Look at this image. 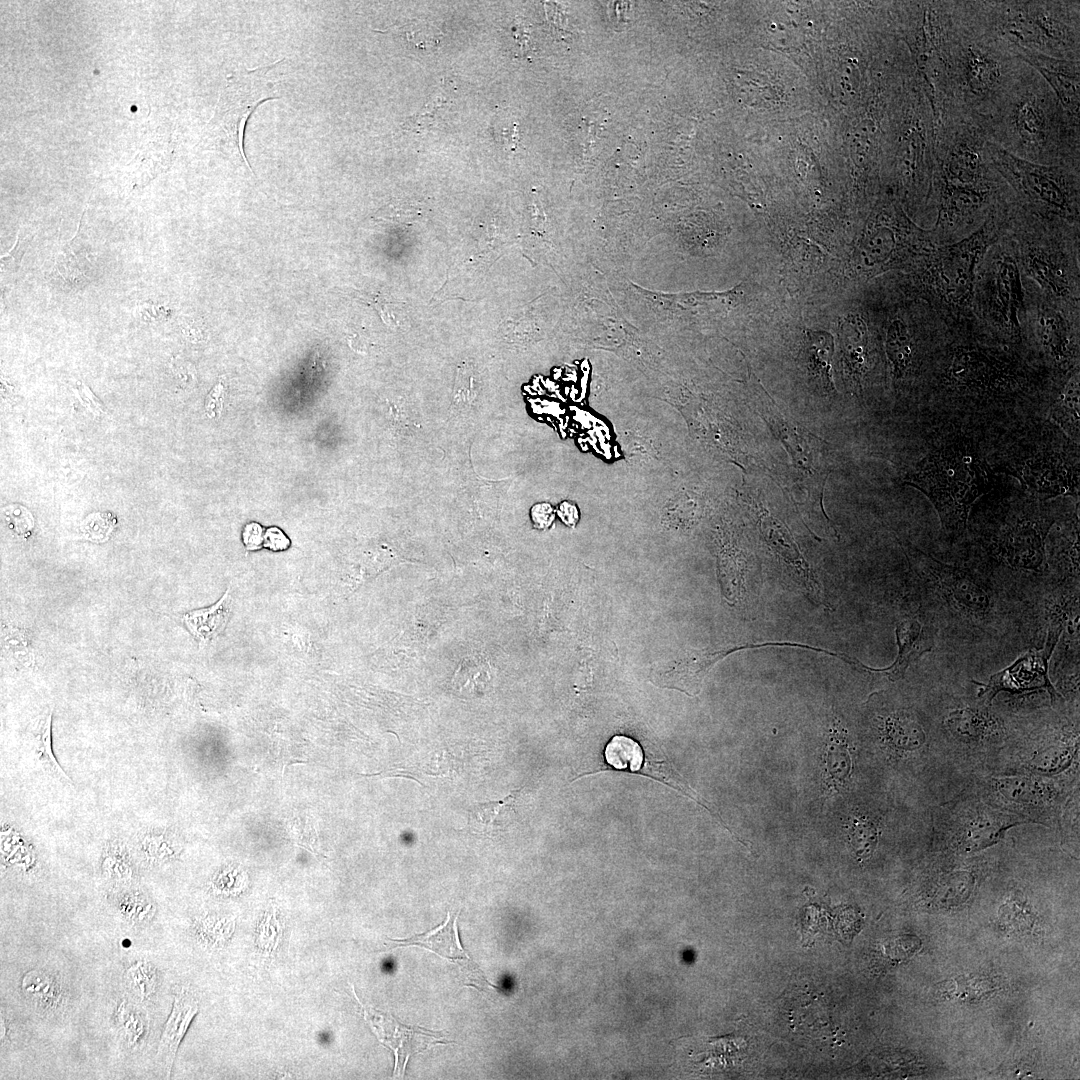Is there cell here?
Masks as SVG:
<instances>
[{"instance_id":"bcb514c9","label":"cell","mask_w":1080,"mask_h":1080,"mask_svg":"<svg viewBox=\"0 0 1080 1080\" xmlns=\"http://www.w3.org/2000/svg\"><path fill=\"white\" fill-rule=\"evenodd\" d=\"M352 295L355 296L356 298L368 303L369 305H371L378 312V314L380 315L382 321L387 326H391V327L397 326V322H396L395 317L392 315V313L390 312V310L387 307V305L392 303V302L386 300L384 297H382L380 295L371 294V293L363 292V291H354V293H352Z\"/></svg>"},{"instance_id":"ffe728a7","label":"cell","mask_w":1080,"mask_h":1080,"mask_svg":"<svg viewBox=\"0 0 1080 1080\" xmlns=\"http://www.w3.org/2000/svg\"><path fill=\"white\" fill-rule=\"evenodd\" d=\"M777 645V643L746 644L720 649L690 650L684 657L671 664L663 674L666 686L678 688L688 694L698 693L701 682L710 668L728 654L748 647ZM781 645V643H778Z\"/></svg>"},{"instance_id":"c3c4849f","label":"cell","mask_w":1080,"mask_h":1080,"mask_svg":"<svg viewBox=\"0 0 1080 1080\" xmlns=\"http://www.w3.org/2000/svg\"><path fill=\"white\" fill-rule=\"evenodd\" d=\"M266 546L274 550L285 549L288 546L287 538L278 529H270L266 533Z\"/></svg>"},{"instance_id":"7402d4cb","label":"cell","mask_w":1080,"mask_h":1080,"mask_svg":"<svg viewBox=\"0 0 1080 1080\" xmlns=\"http://www.w3.org/2000/svg\"><path fill=\"white\" fill-rule=\"evenodd\" d=\"M198 1009V1001L190 991L182 988L175 994L172 1011L165 1023L157 1050V1059L167 1075L170 1074L179 1044Z\"/></svg>"},{"instance_id":"74e56055","label":"cell","mask_w":1080,"mask_h":1080,"mask_svg":"<svg viewBox=\"0 0 1080 1080\" xmlns=\"http://www.w3.org/2000/svg\"><path fill=\"white\" fill-rule=\"evenodd\" d=\"M1075 744L1057 742L1037 751L1031 759V767L1042 773H1056L1065 769L1071 762Z\"/></svg>"},{"instance_id":"ab89813d","label":"cell","mask_w":1080,"mask_h":1080,"mask_svg":"<svg viewBox=\"0 0 1080 1080\" xmlns=\"http://www.w3.org/2000/svg\"><path fill=\"white\" fill-rule=\"evenodd\" d=\"M827 752L828 776L834 784L842 785L851 771V758L843 732L832 734Z\"/></svg>"},{"instance_id":"836d02e7","label":"cell","mask_w":1080,"mask_h":1080,"mask_svg":"<svg viewBox=\"0 0 1080 1080\" xmlns=\"http://www.w3.org/2000/svg\"><path fill=\"white\" fill-rule=\"evenodd\" d=\"M22 990L34 1005L44 1011L62 1007L65 996L60 982L50 973L41 970L27 972L22 979Z\"/></svg>"},{"instance_id":"4dcf8cb0","label":"cell","mask_w":1080,"mask_h":1080,"mask_svg":"<svg viewBox=\"0 0 1080 1080\" xmlns=\"http://www.w3.org/2000/svg\"><path fill=\"white\" fill-rule=\"evenodd\" d=\"M994 787L1005 800L1023 805H1037L1053 798V788L1032 776H1007L996 778Z\"/></svg>"},{"instance_id":"9c48e42d","label":"cell","mask_w":1080,"mask_h":1080,"mask_svg":"<svg viewBox=\"0 0 1080 1080\" xmlns=\"http://www.w3.org/2000/svg\"><path fill=\"white\" fill-rule=\"evenodd\" d=\"M1030 495L1007 509L992 529L988 549L1014 569L1041 571L1046 564L1045 544L1056 519Z\"/></svg>"},{"instance_id":"d6a6232c","label":"cell","mask_w":1080,"mask_h":1080,"mask_svg":"<svg viewBox=\"0 0 1080 1080\" xmlns=\"http://www.w3.org/2000/svg\"><path fill=\"white\" fill-rule=\"evenodd\" d=\"M995 813H982L972 818L963 828L959 845L965 851L986 848L995 843L1013 823Z\"/></svg>"},{"instance_id":"ac0fdd59","label":"cell","mask_w":1080,"mask_h":1080,"mask_svg":"<svg viewBox=\"0 0 1080 1080\" xmlns=\"http://www.w3.org/2000/svg\"><path fill=\"white\" fill-rule=\"evenodd\" d=\"M1013 51L1019 59L1033 67L1042 76L1064 110L1072 117L1079 119V61L1058 59L1021 50Z\"/></svg>"},{"instance_id":"f6af8a7d","label":"cell","mask_w":1080,"mask_h":1080,"mask_svg":"<svg viewBox=\"0 0 1080 1080\" xmlns=\"http://www.w3.org/2000/svg\"><path fill=\"white\" fill-rule=\"evenodd\" d=\"M33 234L23 229L18 231L17 240L13 247L3 254L0 258L1 268L7 272H16L21 264L22 258L25 255Z\"/></svg>"},{"instance_id":"e0dca14e","label":"cell","mask_w":1080,"mask_h":1080,"mask_svg":"<svg viewBox=\"0 0 1080 1080\" xmlns=\"http://www.w3.org/2000/svg\"><path fill=\"white\" fill-rule=\"evenodd\" d=\"M876 224L869 228L857 248V261L864 272H873L892 262L896 252L912 244H929L928 232L912 222L903 230Z\"/></svg>"},{"instance_id":"60d3db41","label":"cell","mask_w":1080,"mask_h":1080,"mask_svg":"<svg viewBox=\"0 0 1080 1080\" xmlns=\"http://www.w3.org/2000/svg\"><path fill=\"white\" fill-rule=\"evenodd\" d=\"M128 985L139 1000L149 999L157 989V971L146 961L132 963L126 972Z\"/></svg>"},{"instance_id":"30bf717a","label":"cell","mask_w":1080,"mask_h":1080,"mask_svg":"<svg viewBox=\"0 0 1080 1080\" xmlns=\"http://www.w3.org/2000/svg\"><path fill=\"white\" fill-rule=\"evenodd\" d=\"M246 70L230 79L211 120L212 132L224 151L251 173L253 170L244 153V132L248 119L262 102L276 99L267 73L274 65Z\"/></svg>"},{"instance_id":"f1b7e54d","label":"cell","mask_w":1080,"mask_h":1080,"mask_svg":"<svg viewBox=\"0 0 1080 1080\" xmlns=\"http://www.w3.org/2000/svg\"><path fill=\"white\" fill-rule=\"evenodd\" d=\"M834 341L825 331H807L803 360L810 376L827 392L833 391L831 363Z\"/></svg>"},{"instance_id":"cb8c5ba5","label":"cell","mask_w":1080,"mask_h":1080,"mask_svg":"<svg viewBox=\"0 0 1080 1080\" xmlns=\"http://www.w3.org/2000/svg\"><path fill=\"white\" fill-rule=\"evenodd\" d=\"M844 360L851 382L861 390L872 367L868 329L864 321L853 316L847 321L844 337Z\"/></svg>"},{"instance_id":"e575fe53","label":"cell","mask_w":1080,"mask_h":1080,"mask_svg":"<svg viewBox=\"0 0 1080 1080\" xmlns=\"http://www.w3.org/2000/svg\"><path fill=\"white\" fill-rule=\"evenodd\" d=\"M512 796L504 800L479 803L470 811L469 825L473 832L492 835L502 829L511 812Z\"/></svg>"},{"instance_id":"7c38bea8","label":"cell","mask_w":1080,"mask_h":1080,"mask_svg":"<svg viewBox=\"0 0 1080 1080\" xmlns=\"http://www.w3.org/2000/svg\"><path fill=\"white\" fill-rule=\"evenodd\" d=\"M949 391L980 399H997L1018 391L1020 378L1005 360L976 347H958L943 375Z\"/></svg>"},{"instance_id":"2e32d148","label":"cell","mask_w":1080,"mask_h":1080,"mask_svg":"<svg viewBox=\"0 0 1080 1080\" xmlns=\"http://www.w3.org/2000/svg\"><path fill=\"white\" fill-rule=\"evenodd\" d=\"M457 915L451 916L448 912L445 922L437 928L410 938L390 939V941L397 943L395 948L420 946L450 961H456L460 979L464 985L474 986L481 990H487L489 987L496 988L487 981L480 968L463 949L458 935Z\"/></svg>"},{"instance_id":"b9f144b4","label":"cell","mask_w":1080,"mask_h":1080,"mask_svg":"<svg viewBox=\"0 0 1080 1080\" xmlns=\"http://www.w3.org/2000/svg\"><path fill=\"white\" fill-rule=\"evenodd\" d=\"M396 31L409 44L425 50L437 47L441 38L440 31L427 22H410Z\"/></svg>"},{"instance_id":"d6986e66","label":"cell","mask_w":1080,"mask_h":1080,"mask_svg":"<svg viewBox=\"0 0 1080 1080\" xmlns=\"http://www.w3.org/2000/svg\"><path fill=\"white\" fill-rule=\"evenodd\" d=\"M1036 330L1039 342L1053 365L1068 372L1076 369L1079 363L1078 340L1061 312L1054 309L1041 310Z\"/></svg>"},{"instance_id":"7a4b0ae2","label":"cell","mask_w":1080,"mask_h":1080,"mask_svg":"<svg viewBox=\"0 0 1080 1080\" xmlns=\"http://www.w3.org/2000/svg\"><path fill=\"white\" fill-rule=\"evenodd\" d=\"M979 122L988 140L1020 159L1079 169V119L1064 110L1027 63L994 110Z\"/></svg>"},{"instance_id":"8992f818","label":"cell","mask_w":1080,"mask_h":1080,"mask_svg":"<svg viewBox=\"0 0 1080 1080\" xmlns=\"http://www.w3.org/2000/svg\"><path fill=\"white\" fill-rule=\"evenodd\" d=\"M905 553L926 597L950 620L979 629L996 623V594L980 576L969 569L939 561L910 545L906 546Z\"/></svg>"},{"instance_id":"3957f363","label":"cell","mask_w":1080,"mask_h":1080,"mask_svg":"<svg viewBox=\"0 0 1080 1080\" xmlns=\"http://www.w3.org/2000/svg\"><path fill=\"white\" fill-rule=\"evenodd\" d=\"M986 141L980 123L968 118L946 114L935 127L932 190L937 192V230L970 224L995 199L1001 175Z\"/></svg>"},{"instance_id":"4316f807","label":"cell","mask_w":1080,"mask_h":1080,"mask_svg":"<svg viewBox=\"0 0 1080 1080\" xmlns=\"http://www.w3.org/2000/svg\"><path fill=\"white\" fill-rule=\"evenodd\" d=\"M1080 388L1079 368L1069 373V377L1062 385L1060 392L1053 402L1050 417L1064 434L1075 444L1079 445L1080 431Z\"/></svg>"},{"instance_id":"8fae6325","label":"cell","mask_w":1080,"mask_h":1080,"mask_svg":"<svg viewBox=\"0 0 1080 1080\" xmlns=\"http://www.w3.org/2000/svg\"><path fill=\"white\" fill-rule=\"evenodd\" d=\"M1065 446L1060 449L1061 446L1040 441L1028 447H1016L1007 468L1030 495L1041 501L1057 496L1078 497L1079 452L1078 449L1068 452Z\"/></svg>"},{"instance_id":"f546056e","label":"cell","mask_w":1080,"mask_h":1080,"mask_svg":"<svg viewBox=\"0 0 1080 1080\" xmlns=\"http://www.w3.org/2000/svg\"><path fill=\"white\" fill-rule=\"evenodd\" d=\"M885 348L893 378H907L914 366L915 347L907 325L901 319L893 320L886 333Z\"/></svg>"},{"instance_id":"6da1fadb","label":"cell","mask_w":1080,"mask_h":1080,"mask_svg":"<svg viewBox=\"0 0 1080 1080\" xmlns=\"http://www.w3.org/2000/svg\"><path fill=\"white\" fill-rule=\"evenodd\" d=\"M937 34L945 73L940 118L951 114L982 120L998 105L1025 63L984 26L973 1H937Z\"/></svg>"},{"instance_id":"5b68a950","label":"cell","mask_w":1080,"mask_h":1080,"mask_svg":"<svg viewBox=\"0 0 1080 1080\" xmlns=\"http://www.w3.org/2000/svg\"><path fill=\"white\" fill-rule=\"evenodd\" d=\"M985 22L1013 50L1079 61V2L988 1Z\"/></svg>"},{"instance_id":"603a6c76","label":"cell","mask_w":1080,"mask_h":1080,"mask_svg":"<svg viewBox=\"0 0 1080 1080\" xmlns=\"http://www.w3.org/2000/svg\"><path fill=\"white\" fill-rule=\"evenodd\" d=\"M1023 259L1026 273L1046 292L1057 298L1071 296L1070 277L1056 256L1042 248L1029 247Z\"/></svg>"},{"instance_id":"ee69618b","label":"cell","mask_w":1080,"mask_h":1080,"mask_svg":"<svg viewBox=\"0 0 1080 1080\" xmlns=\"http://www.w3.org/2000/svg\"><path fill=\"white\" fill-rule=\"evenodd\" d=\"M447 104V98L442 93L435 94L430 101H428L422 112L410 117L405 127L412 130H423L430 127L438 119V111Z\"/></svg>"},{"instance_id":"8d00e7d4","label":"cell","mask_w":1080,"mask_h":1080,"mask_svg":"<svg viewBox=\"0 0 1080 1080\" xmlns=\"http://www.w3.org/2000/svg\"><path fill=\"white\" fill-rule=\"evenodd\" d=\"M604 756L606 762L618 770L637 771L643 762L641 746L632 738L623 735L614 736L607 744Z\"/></svg>"},{"instance_id":"7bdbcfd3","label":"cell","mask_w":1080,"mask_h":1080,"mask_svg":"<svg viewBox=\"0 0 1080 1080\" xmlns=\"http://www.w3.org/2000/svg\"><path fill=\"white\" fill-rule=\"evenodd\" d=\"M51 714L41 723L39 732L36 738V752L40 758L46 763V766L52 771L53 774L62 777L65 780H69V777L63 772L62 768L57 763L52 749H51Z\"/></svg>"},{"instance_id":"d590c367","label":"cell","mask_w":1080,"mask_h":1080,"mask_svg":"<svg viewBox=\"0 0 1080 1080\" xmlns=\"http://www.w3.org/2000/svg\"><path fill=\"white\" fill-rule=\"evenodd\" d=\"M117 1031L127 1047L141 1045L147 1034L148 1024L140 1010L127 1001L117 1006L115 1013Z\"/></svg>"},{"instance_id":"44dd1931","label":"cell","mask_w":1080,"mask_h":1080,"mask_svg":"<svg viewBox=\"0 0 1080 1080\" xmlns=\"http://www.w3.org/2000/svg\"><path fill=\"white\" fill-rule=\"evenodd\" d=\"M898 653L891 666L882 669L863 667L872 672L885 674L891 681L903 677L911 663L931 651L934 639L930 627L915 617L900 620L895 628Z\"/></svg>"},{"instance_id":"9a60e30c","label":"cell","mask_w":1080,"mask_h":1080,"mask_svg":"<svg viewBox=\"0 0 1080 1080\" xmlns=\"http://www.w3.org/2000/svg\"><path fill=\"white\" fill-rule=\"evenodd\" d=\"M986 307L991 319L1006 334L1019 336V312L1023 304L1020 270L1013 256L995 260L986 287Z\"/></svg>"},{"instance_id":"277c9868","label":"cell","mask_w":1080,"mask_h":1080,"mask_svg":"<svg viewBox=\"0 0 1080 1080\" xmlns=\"http://www.w3.org/2000/svg\"><path fill=\"white\" fill-rule=\"evenodd\" d=\"M902 481L927 496L952 541L964 534L973 505L992 488L987 464L976 445L960 434L932 448Z\"/></svg>"},{"instance_id":"52a82bcc","label":"cell","mask_w":1080,"mask_h":1080,"mask_svg":"<svg viewBox=\"0 0 1080 1080\" xmlns=\"http://www.w3.org/2000/svg\"><path fill=\"white\" fill-rule=\"evenodd\" d=\"M990 159L1019 195L1034 207L1068 221L1079 216V169L1041 165L1020 159L992 141H986Z\"/></svg>"},{"instance_id":"f35d334b","label":"cell","mask_w":1080,"mask_h":1080,"mask_svg":"<svg viewBox=\"0 0 1080 1080\" xmlns=\"http://www.w3.org/2000/svg\"><path fill=\"white\" fill-rule=\"evenodd\" d=\"M849 839L859 859L870 857L876 848L878 830L876 824L865 816H855L849 828Z\"/></svg>"},{"instance_id":"d4e9b609","label":"cell","mask_w":1080,"mask_h":1080,"mask_svg":"<svg viewBox=\"0 0 1080 1080\" xmlns=\"http://www.w3.org/2000/svg\"><path fill=\"white\" fill-rule=\"evenodd\" d=\"M944 726L955 738L976 742L995 734L998 721L987 709L966 705L952 709L944 718Z\"/></svg>"},{"instance_id":"4fadbf2b","label":"cell","mask_w":1080,"mask_h":1080,"mask_svg":"<svg viewBox=\"0 0 1080 1080\" xmlns=\"http://www.w3.org/2000/svg\"><path fill=\"white\" fill-rule=\"evenodd\" d=\"M1066 622L1065 613L1053 614L1047 627L1044 646L1041 649H1030L1018 657L1010 666L993 674L988 684H979L983 687L979 695L990 701L1000 691L1019 693L1045 689L1051 700L1055 701L1058 693L1050 682L1048 667Z\"/></svg>"},{"instance_id":"ba28073f","label":"cell","mask_w":1080,"mask_h":1080,"mask_svg":"<svg viewBox=\"0 0 1080 1080\" xmlns=\"http://www.w3.org/2000/svg\"><path fill=\"white\" fill-rule=\"evenodd\" d=\"M994 220L991 216L969 236L925 254L923 282L944 303L957 308L969 305L977 269L993 242Z\"/></svg>"},{"instance_id":"83f0119b","label":"cell","mask_w":1080,"mask_h":1080,"mask_svg":"<svg viewBox=\"0 0 1080 1080\" xmlns=\"http://www.w3.org/2000/svg\"><path fill=\"white\" fill-rule=\"evenodd\" d=\"M81 232L80 224L74 237L59 247L52 267L55 274L68 285L84 282L92 268Z\"/></svg>"},{"instance_id":"7dc6e473","label":"cell","mask_w":1080,"mask_h":1080,"mask_svg":"<svg viewBox=\"0 0 1080 1080\" xmlns=\"http://www.w3.org/2000/svg\"><path fill=\"white\" fill-rule=\"evenodd\" d=\"M553 519V510L547 505L537 506L532 511V520L538 528L548 527Z\"/></svg>"},{"instance_id":"484cf974","label":"cell","mask_w":1080,"mask_h":1080,"mask_svg":"<svg viewBox=\"0 0 1080 1080\" xmlns=\"http://www.w3.org/2000/svg\"><path fill=\"white\" fill-rule=\"evenodd\" d=\"M229 589L213 605L188 611L182 621L189 632L201 644L211 642L225 629L232 610V598Z\"/></svg>"},{"instance_id":"1f68e13d","label":"cell","mask_w":1080,"mask_h":1080,"mask_svg":"<svg viewBox=\"0 0 1080 1080\" xmlns=\"http://www.w3.org/2000/svg\"><path fill=\"white\" fill-rule=\"evenodd\" d=\"M886 740L896 749L916 751L926 743V731L917 716L908 710L890 715L884 723Z\"/></svg>"},{"instance_id":"5bb4252c","label":"cell","mask_w":1080,"mask_h":1080,"mask_svg":"<svg viewBox=\"0 0 1080 1080\" xmlns=\"http://www.w3.org/2000/svg\"><path fill=\"white\" fill-rule=\"evenodd\" d=\"M364 1017L383 1045L395 1054L394 1075H404L409 1058L439 1044L446 1043V1031H431L422 1027L406 1026L391 1015L362 1004Z\"/></svg>"}]
</instances>
